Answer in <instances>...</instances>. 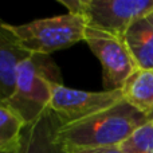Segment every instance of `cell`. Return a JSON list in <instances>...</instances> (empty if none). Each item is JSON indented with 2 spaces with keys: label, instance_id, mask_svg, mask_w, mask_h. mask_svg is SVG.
Instances as JSON below:
<instances>
[{
  "label": "cell",
  "instance_id": "obj_1",
  "mask_svg": "<svg viewBox=\"0 0 153 153\" xmlns=\"http://www.w3.org/2000/svg\"><path fill=\"white\" fill-rule=\"evenodd\" d=\"M149 117L125 100L81 121L61 125L56 141L65 148L120 146L136 130L146 124Z\"/></svg>",
  "mask_w": 153,
  "mask_h": 153
},
{
  "label": "cell",
  "instance_id": "obj_2",
  "mask_svg": "<svg viewBox=\"0 0 153 153\" xmlns=\"http://www.w3.org/2000/svg\"><path fill=\"white\" fill-rule=\"evenodd\" d=\"M54 82L62 83V75L50 56L30 55L19 65L15 90L3 105L31 124L50 108Z\"/></svg>",
  "mask_w": 153,
  "mask_h": 153
},
{
  "label": "cell",
  "instance_id": "obj_3",
  "mask_svg": "<svg viewBox=\"0 0 153 153\" xmlns=\"http://www.w3.org/2000/svg\"><path fill=\"white\" fill-rule=\"evenodd\" d=\"M19 45L31 55H50L83 40L86 22L74 13L36 19L26 24L5 23Z\"/></svg>",
  "mask_w": 153,
  "mask_h": 153
},
{
  "label": "cell",
  "instance_id": "obj_4",
  "mask_svg": "<svg viewBox=\"0 0 153 153\" xmlns=\"http://www.w3.org/2000/svg\"><path fill=\"white\" fill-rule=\"evenodd\" d=\"M67 12L79 15L87 26L124 36L134 20L153 11V0H59Z\"/></svg>",
  "mask_w": 153,
  "mask_h": 153
},
{
  "label": "cell",
  "instance_id": "obj_5",
  "mask_svg": "<svg viewBox=\"0 0 153 153\" xmlns=\"http://www.w3.org/2000/svg\"><path fill=\"white\" fill-rule=\"evenodd\" d=\"M83 42L100 59L103 74V90H120L126 79L138 69L124 38L87 26Z\"/></svg>",
  "mask_w": 153,
  "mask_h": 153
},
{
  "label": "cell",
  "instance_id": "obj_6",
  "mask_svg": "<svg viewBox=\"0 0 153 153\" xmlns=\"http://www.w3.org/2000/svg\"><path fill=\"white\" fill-rule=\"evenodd\" d=\"M122 98L120 90L85 91L66 87L63 83L54 82L50 110L55 114L61 125L81 121L116 105Z\"/></svg>",
  "mask_w": 153,
  "mask_h": 153
},
{
  "label": "cell",
  "instance_id": "obj_7",
  "mask_svg": "<svg viewBox=\"0 0 153 153\" xmlns=\"http://www.w3.org/2000/svg\"><path fill=\"white\" fill-rule=\"evenodd\" d=\"M30 55L22 48L7 24L0 20V103H4L12 95L18 67Z\"/></svg>",
  "mask_w": 153,
  "mask_h": 153
},
{
  "label": "cell",
  "instance_id": "obj_8",
  "mask_svg": "<svg viewBox=\"0 0 153 153\" xmlns=\"http://www.w3.org/2000/svg\"><path fill=\"white\" fill-rule=\"evenodd\" d=\"M59 126L55 114L47 109L38 120L26 125L22 134L20 153H63L56 141Z\"/></svg>",
  "mask_w": 153,
  "mask_h": 153
},
{
  "label": "cell",
  "instance_id": "obj_9",
  "mask_svg": "<svg viewBox=\"0 0 153 153\" xmlns=\"http://www.w3.org/2000/svg\"><path fill=\"white\" fill-rule=\"evenodd\" d=\"M122 38L136 66L153 70V11L133 22Z\"/></svg>",
  "mask_w": 153,
  "mask_h": 153
},
{
  "label": "cell",
  "instance_id": "obj_10",
  "mask_svg": "<svg viewBox=\"0 0 153 153\" xmlns=\"http://www.w3.org/2000/svg\"><path fill=\"white\" fill-rule=\"evenodd\" d=\"M121 91L128 103L149 117L153 111V70L137 69L126 79Z\"/></svg>",
  "mask_w": 153,
  "mask_h": 153
},
{
  "label": "cell",
  "instance_id": "obj_11",
  "mask_svg": "<svg viewBox=\"0 0 153 153\" xmlns=\"http://www.w3.org/2000/svg\"><path fill=\"white\" fill-rule=\"evenodd\" d=\"M26 122L10 108L0 103V152L20 145Z\"/></svg>",
  "mask_w": 153,
  "mask_h": 153
},
{
  "label": "cell",
  "instance_id": "obj_12",
  "mask_svg": "<svg viewBox=\"0 0 153 153\" xmlns=\"http://www.w3.org/2000/svg\"><path fill=\"white\" fill-rule=\"evenodd\" d=\"M122 153H153V121L140 126L120 145Z\"/></svg>",
  "mask_w": 153,
  "mask_h": 153
},
{
  "label": "cell",
  "instance_id": "obj_13",
  "mask_svg": "<svg viewBox=\"0 0 153 153\" xmlns=\"http://www.w3.org/2000/svg\"><path fill=\"white\" fill-rule=\"evenodd\" d=\"M63 153H122L120 146H100V148H65Z\"/></svg>",
  "mask_w": 153,
  "mask_h": 153
},
{
  "label": "cell",
  "instance_id": "obj_14",
  "mask_svg": "<svg viewBox=\"0 0 153 153\" xmlns=\"http://www.w3.org/2000/svg\"><path fill=\"white\" fill-rule=\"evenodd\" d=\"M22 144V143H20ZM0 153H20V145L15 146V148H11V149H7V151H1Z\"/></svg>",
  "mask_w": 153,
  "mask_h": 153
},
{
  "label": "cell",
  "instance_id": "obj_15",
  "mask_svg": "<svg viewBox=\"0 0 153 153\" xmlns=\"http://www.w3.org/2000/svg\"><path fill=\"white\" fill-rule=\"evenodd\" d=\"M149 120H151V121H153V111H152L151 116H149Z\"/></svg>",
  "mask_w": 153,
  "mask_h": 153
}]
</instances>
